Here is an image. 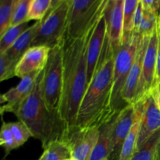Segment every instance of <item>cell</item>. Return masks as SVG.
<instances>
[{"label": "cell", "mask_w": 160, "mask_h": 160, "mask_svg": "<svg viewBox=\"0 0 160 160\" xmlns=\"http://www.w3.org/2000/svg\"><path fill=\"white\" fill-rule=\"evenodd\" d=\"M160 143V129L138 148L131 160H155Z\"/></svg>", "instance_id": "20"}, {"label": "cell", "mask_w": 160, "mask_h": 160, "mask_svg": "<svg viewBox=\"0 0 160 160\" xmlns=\"http://www.w3.org/2000/svg\"><path fill=\"white\" fill-rule=\"evenodd\" d=\"M42 71L34 72L23 78L16 87L9 89L0 97L1 112L16 114L23 102L29 96L34 89L38 78Z\"/></svg>", "instance_id": "10"}, {"label": "cell", "mask_w": 160, "mask_h": 160, "mask_svg": "<svg viewBox=\"0 0 160 160\" xmlns=\"http://www.w3.org/2000/svg\"><path fill=\"white\" fill-rule=\"evenodd\" d=\"M10 128L18 147L23 145L29 138L32 137V134L28 127L20 120L10 123Z\"/></svg>", "instance_id": "29"}, {"label": "cell", "mask_w": 160, "mask_h": 160, "mask_svg": "<svg viewBox=\"0 0 160 160\" xmlns=\"http://www.w3.org/2000/svg\"><path fill=\"white\" fill-rule=\"evenodd\" d=\"M144 17V9L142 3H139L137 9H136L135 14L134 17V22H133V34H137L138 32L139 28L141 26L142 20Z\"/></svg>", "instance_id": "31"}, {"label": "cell", "mask_w": 160, "mask_h": 160, "mask_svg": "<svg viewBox=\"0 0 160 160\" xmlns=\"http://www.w3.org/2000/svg\"><path fill=\"white\" fill-rule=\"evenodd\" d=\"M136 119L135 104H128L115 116L112 131V153L110 156L119 159L125 139Z\"/></svg>", "instance_id": "11"}, {"label": "cell", "mask_w": 160, "mask_h": 160, "mask_svg": "<svg viewBox=\"0 0 160 160\" xmlns=\"http://www.w3.org/2000/svg\"><path fill=\"white\" fill-rule=\"evenodd\" d=\"M157 27V17L153 11L145 10L144 9V17L138 32L135 35L140 38L150 37L154 32Z\"/></svg>", "instance_id": "26"}, {"label": "cell", "mask_w": 160, "mask_h": 160, "mask_svg": "<svg viewBox=\"0 0 160 160\" xmlns=\"http://www.w3.org/2000/svg\"><path fill=\"white\" fill-rule=\"evenodd\" d=\"M72 0H61L42 20L38 31L31 44L46 46L50 49L62 42L67 31Z\"/></svg>", "instance_id": "5"}, {"label": "cell", "mask_w": 160, "mask_h": 160, "mask_svg": "<svg viewBox=\"0 0 160 160\" xmlns=\"http://www.w3.org/2000/svg\"><path fill=\"white\" fill-rule=\"evenodd\" d=\"M155 160H160V143L158 145V148H157V152H156V159Z\"/></svg>", "instance_id": "36"}, {"label": "cell", "mask_w": 160, "mask_h": 160, "mask_svg": "<svg viewBox=\"0 0 160 160\" xmlns=\"http://www.w3.org/2000/svg\"><path fill=\"white\" fill-rule=\"evenodd\" d=\"M150 94L154 98V101L157 106L158 109L160 110V87L159 85H156L152 89Z\"/></svg>", "instance_id": "34"}, {"label": "cell", "mask_w": 160, "mask_h": 160, "mask_svg": "<svg viewBox=\"0 0 160 160\" xmlns=\"http://www.w3.org/2000/svg\"><path fill=\"white\" fill-rule=\"evenodd\" d=\"M62 42L50 49L48 62L42 72L41 88L47 108L52 113L59 116L62 92L63 65Z\"/></svg>", "instance_id": "4"}, {"label": "cell", "mask_w": 160, "mask_h": 160, "mask_svg": "<svg viewBox=\"0 0 160 160\" xmlns=\"http://www.w3.org/2000/svg\"><path fill=\"white\" fill-rule=\"evenodd\" d=\"M156 85H159V87H160V83H159V84H156Z\"/></svg>", "instance_id": "40"}, {"label": "cell", "mask_w": 160, "mask_h": 160, "mask_svg": "<svg viewBox=\"0 0 160 160\" xmlns=\"http://www.w3.org/2000/svg\"><path fill=\"white\" fill-rule=\"evenodd\" d=\"M42 72L39 74L34 89L23 102L15 115L31 131L32 137L38 139L45 148L52 141L59 139L63 124L59 116L47 108L41 88Z\"/></svg>", "instance_id": "3"}, {"label": "cell", "mask_w": 160, "mask_h": 160, "mask_svg": "<svg viewBox=\"0 0 160 160\" xmlns=\"http://www.w3.org/2000/svg\"><path fill=\"white\" fill-rule=\"evenodd\" d=\"M103 160H109V159H103Z\"/></svg>", "instance_id": "41"}, {"label": "cell", "mask_w": 160, "mask_h": 160, "mask_svg": "<svg viewBox=\"0 0 160 160\" xmlns=\"http://www.w3.org/2000/svg\"><path fill=\"white\" fill-rule=\"evenodd\" d=\"M53 7V0H31L28 20H42Z\"/></svg>", "instance_id": "24"}, {"label": "cell", "mask_w": 160, "mask_h": 160, "mask_svg": "<svg viewBox=\"0 0 160 160\" xmlns=\"http://www.w3.org/2000/svg\"><path fill=\"white\" fill-rule=\"evenodd\" d=\"M160 129V110L151 94L143 98V113L138 139V148Z\"/></svg>", "instance_id": "16"}, {"label": "cell", "mask_w": 160, "mask_h": 160, "mask_svg": "<svg viewBox=\"0 0 160 160\" xmlns=\"http://www.w3.org/2000/svg\"><path fill=\"white\" fill-rule=\"evenodd\" d=\"M106 36H107V26L103 13L95 25L88 43L87 54L88 85L92 81V77L96 70L100 56L104 48Z\"/></svg>", "instance_id": "14"}, {"label": "cell", "mask_w": 160, "mask_h": 160, "mask_svg": "<svg viewBox=\"0 0 160 160\" xmlns=\"http://www.w3.org/2000/svg\"><path fill=\"white\" fill-rule=\"evenodd\" d=\"M65 160H77V159H75L74 158H73V157H70V158H68V159H67Z\"/></svg>", "instance_id": "39"}, {"label": "cell", "mask_w": 160, "mask_h": 160, "mask_svg": "<svg viewBox=\"0 0 160 160\" xmlns=\"http://www.w3.org/2000/svg\"><path fill=\"white\" fill-rule=\"evenodd\" d=\"M98 136L99 128L73 126L64 129L59 139L67 145L71 157L77 160H89Z\"/></svg>", "instance_id": "8"}, {"label": "cell", "mask_w": 160, "mask_h": 160, "mask_svg": "<svg viewBox=\"0 0 160 160\" xmlns=\"http://www.w3.org/2000/svg\"><path fill=\"white\" fill-rule=\"evenodd\" d=\"M150 37L140 38V40H139L135 57H134V62H133L132 67H131L128 81L125 84L123 95H122L123 101L126 104H135L136 103L138 91L141 78H142L144 58H145V52H146Z\"/></svg>", "instance_id": "12"}, {"label": "cell", "mask_w": 160, "mask_h": 160, "mask_svg": "<svg viewBox=\"0 0 160 160\" xmlns=\"http://www.w3.org/2000/svg\"><path fill=\"white\" fill-rule=\"evenodd\" d=\"M114 62L115 49L107 35L96 70L81 100L75 126L100 128L117 114L112 105Z\"/></svg>", "instance_id": "2"}, {"label": "cell", "mask_w": 160, "mask_h": 160, "mask_svg": "<svg viewBox=\"0 0 160 160\" xmlns=\"http://www.w3.org/2000/svg\"><path fill=\"white\" fill-rule=\"evenodd\" d=\"M59 1H61V0H53V6H56V5L57 4Z\"/></svg>", "instance_id": "38"}, {"label": "cell", "mask_w": 160, "mask_h": 160, "mask_svg": "<svg viewBox=\"0 0 160 160\" xmlns=\"http://www.w3.org/2000/svg\"><path fill=\"white\" fill-rule=\"evenodd\" d=\"M139 40L140 37L133 34L128 42L115 50L112 102V109L115 113H118L128 105L124 102L122 95L135 57Z\"/></svg>", "instance_id": "6"}, {"label": "cell", "mask_w": 160, "mask_h": 160, "mask_svg": "<svg viewBox=\"0 0 160 160\" xmlns=\"http://www.w3.org/2000/svg\"><path fill=\"white\" fill-rule=\"evenodd\" d=\"M46 160H65L71 157L67 145L60 139L52 141L44 148Z\"/></svg>", "instance_id": "23"}, {"label": "cell", "mask_w": 160, "mask_h": 160, "mask_svg": "<svg viewBox=\"0 0 160 160\" xmlns=\"http://www.w3.org/2000/svg\"><path fill=\"white\" fill-rule=\"evenodd\" d=\"M41 23H42V20H38V21H36L33 25L30 26L16 41L15 43L6 52H4L5 54L9 59L18 62L25 52L31 47V44L38 31Z\"/></svg>", "instance_id": "19"}, {"label": "cell", "mask_w": 160, "mask_h": 160, "mask_svg": "<svg viewBox=\"0 0 160 160\" xmlns=\"http://www.w3.org/2000/svg\"><path fill=\"white\" fill-rule=\"evenodd\" d=\"M154 12L157 17V23H160V0H158L157 6H156Z\"/></svg>", "instance_id": "35"}, {"label": "cell", "mask_w": 160, "mask_h": 160, "mask_svg": "<svg viewBox=\"0 0 160 160\" xmlns=\"http://www.w3.org/2000/svg\"><path fill=\"white\" fill-rule=\"evenodd\" d=\"M145 10H152L154 12L157 6L158 0H140Z\"/></svg>", "instance_id": "33"}, {"label": "cell", "mask_w": 160, "mask_h": 160, "mask_svg": "<svg viewBox=\"0 0 160 160\" xmlns=\"http://www.w3.org/2000/svg\"><path fill=\"white\" fill-rule=\"evenodd\" d=\"M97 22L79 37L70 38L65 36L63 38V79L59 109V117L63 124V130L76 124L80 105L88 87V43Z\"/></svg>", "instance_id": "1"}, {"label": "cell", "mask_w": 160, "mask_h": 160, "mask_svg": "<svg viewBox=\"0 0 160 160\" xmlns=\"http://www.w3.org/2000/svg\"><path fill=\"white\" fill-rule=\"evenodd\" d=\"M158 32V50H157V61H156V73L155 86L160 83V23H157ZM154 86V87H155Z\"/></svg>", "instance_id": "32"}, {"label": "cell", "mask_w": 160, "mask_h": 160, "mask_svg": "<svg viewBox=\"0 0 160 160\" xmlns=\"http://www.w3.org/2000/svg\"><path fill=\"white\" fill-rule=\"evenodd\" d=\"M136 119L131 131L125 139L118 160H131L138 150V139L140 131L141 120L143 113V99L135 104Z\"/></svg>", "instance_id": "17"}, {"label": "cell", "mask_w": 160, "mask_h": 160, "mask_svg": "<svg viewBox=\"0 0 160 160\" xmlns=\"http://www.w3.org/2000/svg\"><path fill=\"white\" fill-rule=\"evenodd\" d=\"M158 50L157 27L151 35L144 58L142 73L138 91L136 103L142 101L146 95H149L156 82V61ZM135 103V104H136Z\"/></svg>", "instance_id": "9"}, {"label": "cell", "mask_w": 160, "mask_h": 160, "mask_svg": "<svg viewBox=\"0 0 160 160\" xmlns=\"http://www.w3.org/2000/svg\"><path fill=\"white\" fill-rule=\"evenodd\" d=\"M124 0H108L104 11L107 26V35L114 49L122 45L123 35Z\"/></svg>", "instance_id": "13"}, {"label": "cell", "mask_w": 160, "mask_h": 160, "mask_svg": "<svg viewBox=\"0 0 160 160\" xmlns=\"http://www.w3.org/2000/svg\"><path fill=\"white\" fill-rule=\"evenodd\" d=\"M50 48L46 46H33L28 48L17 62L15 75L22 79L34 72L45 69L49 56Z\"/></svg>", "instance_id": "15"}, {"label": "cell", "mask_w": 160, "mask_h": 160, "mask_svg": "<svg viewBox=\"0 0 160 160\" xmlns=\"http://www.w3.org/2000/svg\"><path fill=\"white\" fill-rule=\"evenodd\" d=\"M114 118L103 123L99 128V136L89 160L109 159L112 153V131Z\"/></svg>", "instance_id": "18"}, {"label": "cell", "mask_w": 160, "mask_h": 160, "mask_svg": "<svg viewBox=\"0 0 160 160\" xmlns=\"http://www.w3.org/2000/svg\"><path fill=\"white\" fill-rule=\"evenodd\" d=\"M15 0H0V36L10 27Z\"/></svg>", "instance_id": "27"}, {"label": "cell", "mask_w": 160, "mask_h": 160, "mask_svg": "<svg viewBox=\"0 0 160 160\" xmlns=\"http://www.w3.org/2000/svg\"><path fill=\"white\" fill-rule=\"evenodd\" d=\"M140 3V0H124L123 5V35L122 44L128 42L133 36V22L136 9Z\"/></svg>", "instance_id": "22"}, {"label": "cell", "mask_w": 160, "mask_h": 160, "mask_svg": "<svg viewBox=\"0 0 160 160\" xmlns=\"http://www.w3.org/2000/svg\"><path fill=\"white\" fill-rule=\"evenodd\" d=\"M17 62L9 59L5 53L0 54V81L10 79L15 75Z\"/></svg>", "instance_id": "30"}, {"label": "cell", "mask_w": 160, "mask_h": 160, "mask_svg": "<svg viewBox=\"0 0 160 160\" xmlns=\"http://www.w3.org/2000/svg\"><path fill=\"white\" fill-rule=\"evenodd\" d=\"M0 145L5 149L6 156H7L12 150L18 148L17 142L12 134L10 128V123H4L2 125L0 132Z\"/></svg>", "instance_id": "28"}, {"label": "cell", "mask_w": 160, "mask_h": 160, "mask_svg": "<svg viewBox=\"0 0 160 160\" xmlns=\"http://www.w3.org/2000/svg\"><path fill=\"white\" fill-rule=\"evenodd\" d=\"M28 23L29 22L27 21L15 26H10L0 36V54L6 52L15 43L20 36L29 28Z\"/></svg>", "instance_id": "21"}, {"label": "cell", "mask_w": 160, "mask_h": 160, "mask_svg": "<svg viewBox=\"0 0 160 160\" xmlns=\"http://www.w3.org/2000/svg\"><path fill=\"white\" fill-rule=\"evenodd\" d=\"M31 2V0H15L14 1L13 11H12L10 26H15V25L28 21V17Z\"/></svg>", "instance_id": "25"}, {"label": "cell", "mask_w": 160, "mask_h": 160, "mask_svg": "<svg viewBox=\"0 0 160 160\" xmlns=\"http://www.w3.org/2000/svg\"><path fill=\"white\" fill-rule=\"evenodd\" d=\"M38 160H46V158H45V152H44L42 153V156H41V157L39 158Z\"/></svg>", "instance_id": "37"}, {"label": "cell", "mask_w": 160, "mask_h": 160, "mask_svg": "<svg viewBox=\"0 0 160 160\" xmlns=\"http://www.w3.org/2000/svg\"><path fill=\"white\" fill-rule=\"evenodd\" d=\"M108 0H72L66 37L75 38L84 34L104 13Z\"/></svg>", "instance_id": "7"}]
</instances>
